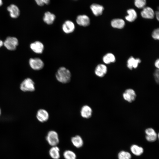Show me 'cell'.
I'll return each mask as SVG.
<instances>
[{
    "instance_id": "6da1fadb",
    "label": "cell",
    "mask_w": 159,
    "mask_h": 159,
    "mask_svg": "<svg viewBox=\"0 0 159 159\" xmlns=\"http://www.w3.org/2000/svg\"><path fill=\"white\" fill-rule=\"evenodd\" d=\"M55 77L59 82L62 84H66L70 81L71 74L68 69L64 67H61L57 70Z\"/></svg>"
},
{
    "instance_id": "7a4b0ae2",
    "label": "cell",
    "mask_w": 159,
    "mask_h": 159,
    "mask_svg": "<svg viewBox=\"0 0 159 159\" xmlns=\"http://www.w3.org/2000/svg\"><path fill=\"white\" fill-rule=\"evenodd\" d=\"M46 139L48 143L52 146H57L59 142L58 134L54 130L49 131L47 134Z\"/></svg>"
},
{
    "instance_id": "3957f363",
    "label": "cell",
    "mask_w": 159,
    "mask_h": 159,
    "mask_svg": "<svg viewBox=\"0 0 159 159\" xmlns=\"http://www.w3.org/2000/svg\"><path fill=\"white\" fill-rule=\"evenodd\" d=\"M19 44L18 39L14 37H8L3 42V45L8 50L14 51Z\"/></svg>"
},
{
    "instance_id": "277c9868",
    "label": "cell",
    "mask_w": 159,
    "mask_h": 159,
    "mask_svg": "<svg viewBox=\"0 0 159 159\" xmlns=\"http://www.w3.org/2000/svg\"><path fill=\"white\" fill-rule=\"evenodd\" d=\"M21 90L24 92H32L35 89L34 83L30 78L24 80L20 85Z\"/></svg>"
},
{
    "instance_id": "5b68a950",
    "label": "cell",
    "mask_w": 159,
    "mask_h": 159,
    "mask_svg": "<svg viewBox=\"0 0 159 159\" xmlns=\"http://www.w3.org/2000/svg\"><path fill=\"white\" fill-rule=\"evenodd\" d=\"M123 99L129 103H132L135 101L137 97L135 91L132 88L126 89L122 94Z\"/></svg>"
},
{
    "instance_id": "8992f818",
    "label": "cell",
    "mask_w": 159,
    "mask_h": 159,
    "mask_svg": "<svg viewBox=\"0 0 159 159\" xmlns=\"http://www.w3.org/2000/svg\"><path fill=\"white\" fill-rule=\"evenodd\" d=\"M29 63L32 69L36 70L42 69L44 66L43 61L41 59L38 57L31 58L29 59Z\"/></svg>"
},
{
    "instance_id": "52a82bcc",
    "label": "cell",
    "mask_w": 159,
    "mask_h": 159,
    "mask_svg": "<svg viewBox=\"0 0 159 159\" xmlns=\"http://www.w3.org/2000/svg\"><path fill=\"white\" fill-rule=\"evenodd\" d=\"M107 68L104 64H100L96 67L94 73L97 77L102 78L104 77L107 72Z\"/></svg>"
},
{
    "instance_id": "ba28073f",
    "label": "cell",
    "mask_w": 159,
    "mask_h": 159,
    "mask_svg": "<svg viewBox=\"0 0 159 159\" xmlns=\"http://www.w3.org/2000/svg\"><path fill=\"white\" fill-rule=\"evenodd\" d=\"M6 9L9 12L10 16L11 18L16 19L20 16V10L16 5L11 4L7 7Z\"/></svg>"
},
{
    "instance_id": "9c48e42d",
    "label": "cell",
    "mask_w": 159,
    "mask_h": 159,
    "mask_svg": "<svg viewBox=\"0 0 159 159\" xmlns=\"http://www.w3.org/2000/svg\"><path fill=\"white\" fill-rule=\"evenodd\" d=\"M76 22L78 25L83 27L89 26L90 22L89 16L85 14L78 15L76 18Z\"/></svg>"
},
{
    "instance_id": "30bf717a",
    "label": "cell",
    "mask_w": 159,
    "mask_h": 159,
    "mask_svg": "<svg viewBox=\"0 0 159 159\" xmlns=\"http://www.w3.org/2000/svg\"><path fill=\"white\" fill-rule=\"evenodd\" d=\"M62 29L63 32L66 34H69L72 33L75 29L74 23L69 20L66 21L62 24Z\"/></svg>"
},
{
    "instance_id": "8fae6325",
    "label": "cell",
    "mask_w": 159,
    "mask_h": 159,
    "mask_svg": "<svg viewBox=\"0 0 159 159\" xmlns=\"http://www.w3.org/2000/svg\"><path fill=\"white\" fill-rule=\"evenodd\" d=\"M141 60L139 58H135L132 56L129 57L127 62V67L130 70L137 68L141 62Z\"/></svg>"
},
{
    "instance_id": "7c38bea8",
    "label": "cell",
    "mask_w": 159,
    "mask_h": 159,
    "mask_svg": "<svg viewBox=\"0 0 159 159\" xmlns=\"http://www.w3.org/2000/svg\"><path fill=\"white\" fill-rule=\"evenodd\" d=\"M31 49L35 53L40 54L43 53L44 49L43 44L39 41H36L30 45Z\"/></svg>"
},
{
    "instance_id": "4fadbf2b",
    "label": "cell",
    "mask_w": 159,
    "mask_h": 159,
    "mask_svg": "<svg viewBox=\"0 0 159 159\" xmlns=\"http://www.w3.org/2000/svg\"><path fill=\"white\" fill-rule=\"evenodd\" d=\"M142 17L145 19H152L154 17L155 13L153 9L150 7H145L140 13Z\"/></svg>"
},
{
    "instance_id": "5bb4252c",
    "label": "cell",
    "mask_w": 159,
    "mask_h": 159,
    "mask_svg": "<svg viewBox=\"0 0 159 159\" xmlns=\"http://www.w3.org/2000/svg\"><path fill=\"white\" fill-rule=\"evenodd\" d=\"M36 117L39 121L41 122H44L49 120V113L46 110L40 109L37 112Z\"/></svg>"
},
{
    "instance_id": "9a60e30c",
    "label": "cell",
    "mask_w": 159,
    "mask_h": 159,
    "mask_svg": "<svg viewBox=\"0 0 159 159\" xmlns=\"http://www.w3.org/2000/svg\"><path fill=\"white\" fill-rule=\"evenodd\" d=\"M92 108L87 105H85L82 106L80 111L81 116L85 119L90 118L92 116Z\"/></svg>"
},
{
    "instance_id": "2e32d148",
    "label": "cell",
    "mask_w": 159,
    "mask_h": 159,
    "mask_svg": "<svg viewBox=\"0 0 159 159\" xmlns=\"http://www.w3.org/2000/svg\"><path fill=\"white\" fill-rule=\"evenodd\" d=\"M90 8L93 14L96 16L101 15L104 9L102 6L95 3L91 5Z\"/></svg>"
},
{
    "instance_id": "e0dca14e",
    "label": "cell",
    "mask_w": 159,
    "mask_h": 159,
    "mask_svg": "<svg viewBox=\"0 0 159 159\" xmlns=\"http://www.w3.org/2000/svg\"><path fill=\"white\" fill-rule=\"evenodd\" d=\"M110 24L112 27L114 28L121 29L124 27L125 22L122 19L116 18L111 20Z\"/></svg>"
},
{
    "instance_id": "ac0fdd59",
    "label": "cell",
    "mask_w": 159,
    "mask_h": 159,
    "mask_svg": "<svg viewBox=\"0 0 159 159\" xmlns=\"http://www.w3.org/2000/svg\"><path fill=\"white\" fill-rule=\"evenodd\" d=\"M56 18L55 15L49 11L45 13L43 17L44 21L48 25H51L53 24Z\"/></svg>"
},
{
    "instance_id": "d6986e66",
    "label": "cell",
    "mask_w": 159,
    "mask_h": 159,
    "mask_svg": "<svg viewBox=\"0 0 159 159\" xmlns=\"http://www.w3.org/2000/svg\"><path fill=\"white\" fill-rule=\"evenodd\" d=\"M71 140L73 145L76 148H80L83 145V140L82 137L79 135H76L72 137Z\"/></svg>"
},
{
    "instance_id": "ffe728a7",
    "label": "cell",
    "mask_w": 159,
    "mask_h": 159,
    "mask_svg": "<svg viewBox=\"0 0 159 159\" xmlns=\"http://www.w3.org/2000/svg\"><path fill=\"white\" fill-rule=\"evenodd\" d=\"M127 12L128 14L125 17V19L130 22L135 21L137 17L136 11L133 9H130L127 10Z\"/></svg>"
},
{
    "instance_id": "44dd1931",
    "label": "cell",
    "mask_w": 159,
    "mask_h": 159,
    "mask_svg": "<svg viewBox=\"0 0 159 159\" xmlns=\"http://www.w3.org/2000/svg\"><path fill=\"white\" fill-rule=\"evenodd\" d=\"M49 153L50 157L53 159H59L60 157V149L57 146H52Z\"/></svg>"
},
{
    "instance_id": "7402d4cb",
    "label": "cell",
    "mask_w": 159,
    "mask_h": 159,
    "mask_svg": "<svg viewBox=\"0 0 159 159\" xmlns=\"http://www.w3.org/2000/svg\"><path fill=\"white\" fill-rule=\"evenodd\" d=\"M116 57L112 53H108L105 54L102 57V61L106 64L114 63L116 61Z\"/></svg>"
},
{
    "instance_id": "603a6c76",
    "label": "cell",
    "mask_w": 159,
    "mask_h": 159,
    "mask_svg": "<svg viewBox=\"0 0 159 159\" xmlns=\"http://www.w3.org/2000/svg\"><path fill=\"white\" fill-rule=\"evenodd\" d=\"M132 153L136 156H140L143 152V149L142 147L136 145H133L130 147Z\"/></svg>"
},
{
    "instance_id": "cb8c5ba5",
    "label": "cell",
    "mask_w": 159,
    "mask_h": 159,
    "mask_svg": "<svg viewBox=\"0 0 159 159\" xmlns=\"http://www.w3.org/2000/svg\"><path fill=\"white\" fill-rule=\"evenodd\" d=\"M63 155L65 159H76V154L70 150H67L63 153Z\"/></svg>"
},
{
    "instance_id": "d4e9b609",
    "label": "cell",
    "mask_w": 159,
    "mask_h": 159,
    "mask_svg": "<svg viewBox=\"0 0 159 159\" xmlns=\"http://www.w3.org/2000/svg\"><path fill=\"white\" fill-rule=\"evenodd\" d=\"M118 159H131V155L128 152L122 151L118 153Z\"/></svg>"
},
{
    "instance_id": "484cf974",
    "label": "cell",
    "mask_w": 159,
    "mask_h": 159,
    "mask_svg": "<svg viewBox=\"0 0 159 159\" xmlns=\"http://www.w3.org/2000/svg\"><path fill=\"white\" fill-rule=\"evenodd\" d=\"M158 135L156 132L150 133L146 135L145 138L146 140L149 142H153L157 139Z\"/></svg>"
},
{
    "instance_id": "4316f807",
    "label": "cell",
    "mask_w": 159,
    "mask_h": 159,
    "mask_svg": "<svg viewBox=\"0 0 159 159\" xmlns=\"http://www.w3.org/2000/svg\"><path fill=\"white\" fill-rule=\"evenodd\" d=\"M134 4L139 9H143L146 4V0H135Z\"/></svg>"
},
{
    "instance_id": "83f0119b",
    "label": "cell",
    "mask_w": 159,
    "mask_h": 159,
    "mask_svg": "<svg viewBox=\"0 0 159 159\" xmlns=\"http://www.w3.org/2000/svg\"><path fill=\"white\" fill-rule=\"evenodd\" d=\"M152 37L155 40L159 39V29L158 28L155 29L152 33Z\"/></svg>"
},
{
    "instance_id": "f1b7e54d",
    "label": "cell",
    "mask_w": 159,
    "mask_h": 159,
    "mask_svg": "<svg viewBox=\"0 0 159 159\" xmlns=\"http://www.w3.org/2000/svg\"><path fill=\"white\" fill-rule=\"evenodd\" d=\"M154 76L155 81L157 84L159 83V69H157L154 73Z\"/></svg>"
},
{
    "instance_id": "f546056e",
    "label": "cell",
    "mask_w": 159,
    "mask_h": 159,
    "mask_svg": "<svg viewBox=\"0 0 159 159\" xmlns=\"http://www.w3.org/2000/svg\"><path fill=\"white\" fill-rule=\"evenodd\" d=\"M36 4L39 6H42L44 5V4L41 0H34Z\"/></svg>"
},
{
    "instance_id": "4dcf8cb0",
    "label": "cell",
    "mask_w": 159,
    "mask_h": 159,
    "mask_svg": "<svg viewBox=\"0 0 159 159\" xmlns=\"http://www.w3.org/2000/svg\"><path fill=\"white\" fill-rule=\"evenodd\" d=\"M154 65L155 67L157 69L159 68V59H157L155 62Z\"/></svg>"
},
{
    "instance_id": "1f68e13d",
    "label": "cell",
    "mask_w": 159,
    "mask_h": 159,
    "mask_svg": "<svg viewBox=\"0 0 159 159\" xmlns=\"http://www.w3.org/2000/svg\"><path fill=\"white\" fill-rule=\"evenodd\" d=\"M44 3V4H49L50 0H41Z\"/></svg>"
},
{
    "instance_id": "d6a6232c",
    "label": "cell",
    "mask_w": 159,
    "mask_h": 159,
    "mask_svg": "<svg viewBox=\"0 0 159 159\" xmlns=\"http://www.w3.org/2000/svg\"><path fill=\"white\" fill-rule=\"evenodd\" d=\"M155 15L157 19L159 21V12L158 11H157L155 12Z\"/></svg>"
},
{
    "instance_id": "836d02e7",
    "label": "cell",
    "mask_w": 159,
    "mask_h": 159,
    "mask_svg": "<svg viewBox=\"0 0 159 159\" xmlns=\"http://www.w3.org/2000/svg\"><path fill=\"white\" fill-rule=\"evenodd\" d=\"M3 42L1 40H0V48L3 46Z\"/></svg>"
},
{
    "instance_id": "e575fe53",
    "label": "cell",
    "mask_w": 159,
    "mask_h": 159,
    "mask_svg": "<svg viewBox=\"0 0 159 159\" xmlns=\"http://www.w3.org/2000/svg\"><path fill=\"white\" fill-rule=\"evenodd\" d=\"M3 4L2 0H0V7Z\"/></svg>"
},
{
    "instance_id": "d590c367",
    "label": "cell",
    "mask_w": 159,
    "mask_h": 159,
    "mask_svg": "<svg viewBox=\"0 0 159 159\" xmlns=\"http://www.w3.org/2000/svg\"><path fill=\"white\" fill-rule=\"evenodd\" d=\"M1 114V109L0 108V115Z\"/></svg>"
}]
</instances>
